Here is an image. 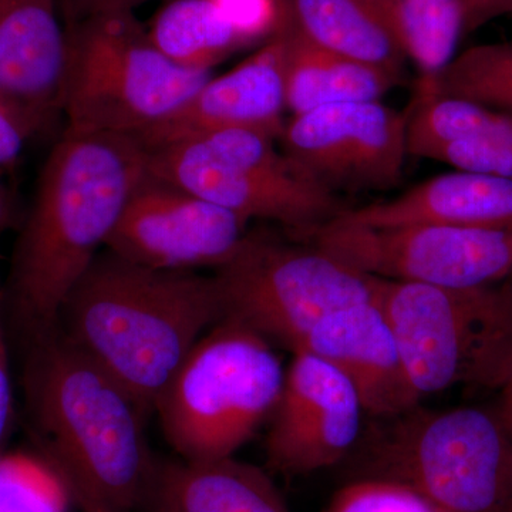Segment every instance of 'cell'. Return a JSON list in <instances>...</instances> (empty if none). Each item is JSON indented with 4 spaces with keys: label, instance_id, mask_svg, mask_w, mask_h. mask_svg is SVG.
I'll return each instance as SVG.
<instances>
[{
    "label": "cell",
    "instance_id": "cell-1",
    "mask_svg": "<svg viewBox=\"0 0 512 512\" xmlns=\"http://www.w3.org/2000/svg\"><path fill=\"white\" fill-rule=\"evenodd\" d=\"M148 175V150L134 136L64 131L50 151L16 249L12 296L36 336L57 330L62 309Z\"/></svg>",
    "mask_w": 512,
    "mask_h": 512
},
{
    "label": "cell",
    "instance_id": "cell-2",
    "mask_svg": "<svg viewBox=\"0 0 512 512\" xmlns=\"http://www.w3.org/2000/svg\"><path fill=\"white\" fill-rule=\"evenodd\" d=\"M225 319L215 276L161 271L104 249L60 315L64 335L148 413L205 330Z\"/></svg>",
    "mask_w": 512,
    "mask_h": 512
},
{
    "label": "cell",
    "instance_id": "cell-3",
    "mask_svg": "<svg viewBox=\"0 0 512 512\" xmlns=\"http://www.w3.org/2000/svg\"><path fill=\"white\" fill-rule=\"evenodd\" d=\"M37 342L30 379L53 467L117 510L143 507L157 467L144 433L147 413L59 329Z\"/></svg>",
    "mask_w": 512,
    "mask_h": 512
},
{
    "label": "cell",
    "instance_id": "cell-4",
    "mask_svg": "<svg viewBox=\"0 0 512 512\" xmlns=\"http://www.w3.org/2000/svg\"><path fill=\"white\" fill-rule=\"evenodd\" d=\"M355 477H382L448 512H512V434L484 407L424 409L379 419Z\"/></svg>",
    "mask_w": 512,
    "mask_h": 512
},
{
    "label": "cell",
    "instance_id": "cell-5",
    "mask_svg": "<svg viewBox=\"0 0 512 512\" xmlns=\"http://www.w3.org/2000/svg\"><path fill=\"white\" fill-rule=\"evenodd\" d=\"M62 110L66 130L137 136L183 107L211 70L171 62L133 12L66 26Z\"/></svg>",
    "mask_w": 512,
    "mask_h": 512
},
{
    "label": "cell",
    "instance_id": "cell-6",
    "mask_svg": "<svg viewBox=\"0 0 512 512\" xmlns=\"http://www.w3.org/2000/svg\"><path fill=\"white\" fill-rule=\"evenodd\" d=\"M285 372L264 335L222 319L198 340L158 400L165 437L184 460L234 456L271 419Z\"/></svg>",
    "mask_w": 512,
    "mask_h": 512
},
{
    "label": "cell",
    "instance_id": "cell-7",
    "mask_svg": "<svg viewBox=\"0 0 512 512\" xmlns=\"http://www.w3.org/2000/svg\"><path fill=\"white\" fill-rule=\"evenodd\" d=\"M380 305L420 399L451 387L500 392L512 376V284L441 288L383 281Z\"/></svg>",
    "mask_w": 512,
    "mask_h": 512
},
{
    "label": "cell",
    "instance_id": "cell-8",
    "mask_svg": "<svg viewBox=\"0 0 512 512\" xmlns=\"http://www.w3.org/2000/svg\"><path fill=\"white\" fill-rule=\"evenodd\" d=\"M264 131L222 130L148 150V173L244 220L279 222L302 235L345 211Z\"/></svg>",
    "mask_w": 512,
    "mask_h": 512
},
{
    "label": "cell",
    "instance_id": "cell-9",
    "mask_svg": "<svg viewBox=\"0 0 512 512\" xmlns=\"http://www.w3.org/2000/svg\"><path fill=\"white\" fill-rule=\"evenodd\" d=\"M215 278L225 318L291 350L320 319L346 306L376 301L382 288V279L315 245H292L261 232H248Z\"/></svg>",
    "mask_w": 512,
    "mask_h": 512
},
{
    "label": "cell",
    "instance_id": "cell-10",
    "mask_svg": "<svg viewBox=\"0 0 512 512\" xmlns=\"http://www.w3.org/2000/svg\"><path fill=\"white\" fill-rule=\"evenodd\" d=\"M299 237L383 281L477 288L501 284L512 274V231L427 224L362 227L332 220Z\"/></svg>",
    "mask_w": 512,
    "mask_h": 512
},
{
    "label": "cell",
    "instance_id": "cell-11",
    "mask_svg": "<svg viewBox=\"0 0 512 512\" xmlns=\"http://www.w3.org/2000/svg\"><path fill=\"white\" fill-rule=\"evenodd\" d=\"M409 111L382 101L340 103L292 116L284 153L323 187L389 190L402 178Z\"/></svg>",
    "mask_w": 512,
    "mask_h": 512
},
{
    "label": "cell",
    "instance_id": "cell-12",
    "mask_svg": "<svg viewBox=\"0 0 512 512\" xmlns=\"http://www.w3.org/2000/svg\"><path fill=\"white\" fill-rule=\"evenodd\" d=\"M249 221L148 173L128 200L107 251L161 271L220 269L248 235Z\"/></svg>",
    "mask_w": 512,
    "mask_h": 512
},
{
    "label": "cell",
    "instance_id": "cell-13",
    "mask_svg": "<svg viewBox=\"0 0 512 512\" xmlns=\"http://www.w3.org/2000/svg\"><path fill=\"white\" fill-rule=\"evenodd\" d=\"M363 414L348 377L306 350H293L266 436L269 470L296 477L338 466L359 443Z\"/></svg>",
    "mask_w": 512,
    "mask_h": 512
},
{
    "label": "cell",
    "instance_id": "cell-14",
    "mask_svg": "<svg viewBox=\"0 0 512 512\" xmlns=\"http://www.w3.org/2000/svg\"><path fill=\"white\" fill-rule=\"evenodd\" d=\"M286 35L279 26L264 46L238 66L211 77L183 107L134 136L147 150L222 130L284 131Z\"/></svg>",
    "mask_w": 512,
    "mask_h": 512
},
{
    "label": "cell",
    "instance_id": "cell-15",
    "mask_svg": "<svg viewBox=\"0 0 512 512\" xmlns=\"http://www.w3.org/2000/svg\"><path fill=\"white\" fill-rule=\"evenodd\" d=\"M293 350H306L335 366L355 387L365 413L377 420L399 416L421 402L379 299L330 313Z\"/></svg>",
    "mask_w": 512,
    "mask_h": 512
},
{
    "label": "cell",
    "instance_id": "cell-16",
    "mask_svg": "<svg viewBox=\"0 0 512 512\" xmlns=\"http://www.w3.org/2000/svg\"><path fill=\"white\" fill-rule=\"evenodd\" d=\"M59 0H0V93L46 124L62 110L66 30Z\"/></svg>",
    "mask_w": 512,
    "mask_h": 512
},
{
    "label": "cell",
    "instance_id": "cell-17",
    "mask_svg": "<svg viewBox=\"0 0 512 512\" xmlns=\"http://www.w3.org/2000/svg\"><path fill=\"white\" fill-rule=\"evenodd\" d=\"M335 220L362 227L427 224L512 231V180L456 170L393 200L345 210Z\"/></svg>",
    "mask_w": 512,
    "mask_h": 512
},
{
    "label": "cell",
    "instance_id": "cell-18",
    "mask_svg": "<svg viewBox=\"0 0 512 512\" xmlns=\"http://www.w3.org/2000/svg\"><path fill=\"white\" fill-rule=\"evenodd\" d=\"M148 512H289L269 474L234 456L158 463Z\"/></svg>",
    "mask_w": 512,
    "mask_h": 512
},
{
    "label": "cell",
    "instance_id": "cell-19",
    "mask_svg": "<svg viewBox=\"0 0 512 512\" xmlns=\"http://www.w3.org/2000/svg\"><path fill=\"white\" fill-rule=\"evenodd\" d=\"M284 22L335 55L402 74L407 59L392 0H282Z\"/></svg>",
    "mask_w": 512,
    "mask_h": 512
},
{
    "label": "cell",
    "instance_id": "cell-20",
    "mask_svg": "<svg viewBox=\"0 0 512 512\" xmlns=\"http://www.w3.org/2000/svg\"><path fill=\"white\" fill-rule=\"evenodd\" d=\"M285 30L286 109L292 116L340 103L382 101L403 82L402 74L320 49L282 20Z\"/></svg>",
    "mask_w": 512,
    "mask_h": 512
},
{
    "label": "cell",
    "instance_id": "cell-21",
    "mask_svg": "<svg viewBox=\"0 0 512 512\" xmlns=\"http://www.w3.org/2000/svg\"><path fill=\"white\" fill-rule=\"evenodd\" d=\"M147 32L165 57L192 70H211L245 45L214 0H174Z\"/></svg>",
    "mask_w": 512,
    "mask_h": 512
},
{
    "label": "cell",
    "instance_id": "cell-22",
    "mask_svg": "<svg viewBox=\"0 0 512 512\" xmlns=\"http://www.w3.org/2000/svg\"><path fill=\"white\" fill-rule=\"evenodd\" d=\"M407 59L416 64L420 84L433 83L456 55L464 30L463 0H392Z\"/></svg>",
    "mask_w": 512,
    "mask_h": 512
},
{
    "label": "cell",
    "instance_id": "cell-23",
    "mask_svg": "<svg viewBox=\"0 0 512 512\" xmlns=\"http://www.w3.org/2000/svg\"><path fill=\"white\" fill-rule=\"evenodd\" d=\"M419 89L512 114V42L470 47Z\"/></svg>",
    "mask_w": 512,
    "mask_h": 512
},
{
    "label": "cell",
    "instance_id": "cell-24",
    "mask_svg": "<svg viewBox=\"0 0 512 512\" xmlns=\"http://www.w3.org/2000/svg\"><path fill=\"white\" fill-rule=\"evenodd\" d=\"M69 498L55 467L25 454L0 456V512H67Z\"/></svg>",
    "mask_w": 512,
    "mask_h": 512
},
{
    "label": "cell",
    "instance_id": "cell-25",
    "mask_svg": "<svg viewBox=\"0 0 512 512\" xmlns=\"http://www.w3.org/2000/svg\"><path fill=\"white\" fill-rule=\"evenodd\" d=\"M323 512H448L419 491L382 477H355L330 498Z\"/></svg>",
    "mask_w": 512,
    "mask_h": 512
},
{
    "label": "cell",
    "instance_id": "cell-26",
    "mask_svg": "<svg viewBox=\"0 0 512 512\" xmlns=\"http://www.w3.org/2000/svg\"><path fill=\"white\" fill-rule=\"evenodd\" d=\"M426 158L458 171L512 180V137L453 141L434 148Z\"/></svg>",
    "mask_w": 512,
    "mask_h": 512
},
{
    "label": "cell",
    "instance_id": "cell-27",
    "mask_svg": "<svg viewBox=\"0 0 512 512\" xmlns=\"http://www.w3.org/2000/svg\"><path fill=\"white\" fill-rule=\"evenodd\" d=\"M232 28L248 43L275 35L284 19L282 0H214Z\"/></svg>",
    "mask_w": 512,
    "mask_h": 512
},
{
    "label": "cell",
    "instance_id": "cell-28",
    "mask_svg": "<svg viewBox=\"0 0 512 512\" xmlns=\"http://www.w3.org/2000/svg\"><path fill=\"white\" fill-rule=\"evenodd\" d=\"M40 127H43L42 121L0 93V167L15 163L29 138Z\"/></svg>",
    "mask_w": 512,
    "mask_h": 512
},
{
    "label": "cell",
    "instance_id": "cell-29",
    "mask_svg": "<svg viewBox=\"0 0 512 512\" xmlns=\"http://www.w3.org/2000/svg\"><path fill=\"white\" fill-rule=\"evenodd\" d=\"M143 0H59V8L66 26L93 16L109 13L133 12Z\"/></svg>",
    "mask_w": 512,
    "mask_h": 512
},
{
    "label": "cell",
    "instance_id": "cell-30",
    "mask_svg": "<svg viewBox=\"0 0 512 512\" xmlns=\"http://www.w3.org/2000/svg\"><path fill=\"white\" fill-rule=\"evenodd\" d=\"M464 30L473 32L488 20L511 12V0H463Z\"/></svg>",
    "mask_w": 512,
    "mask_h": 512
},
{
    "label": "cell",
    "instance_id": "cell-31",
    "mask_svg": "<svg viewBox=\"0 0 512 512\" xmlns=\"http://www.w3.org/2000/svg\"><path fill=\"white\" fill-rule=\"evenodd\" d=\"M12 414V382H10L8 348L0 316V443L5 437Z\"/></svg>",
    "mask_w": 512,
    "mask_h": 512
},
{
    "label": "cell",
    "instance_id": "cell-32",
    "mask_svg": "<svg viewBox=\"0 0 512 512\" xmlns=\"http://www.w3.org/2000/svg\"><path fill=\"white\" fill-rule=\"evenodd\" d=\"M57 473H59V471H57ZM60 477L63 478L64 484H66L67 490H69L70 497H72L73 501H76V504L82 508L83 512H124L103 503L99 498L90 494L82 485L77 484L76 481L70 480V478L62 476V474H60Z\"/></svg>",
    "mask_w": 512,
    "mask_h": 512
},
{
    "label": "cell",
    "instance_id": "cell-33",
    "mask_svg": "<svg viewBox=\"0 0 512 512\" xmlns=\"http://www.w3.org/2000/svg\"><path fill=\"white\" fill-rule=\"evenodd\" d=\"M494 409L500 414L505 426H507V429L512 434V376L504 384L503 389L500 390V399H498Z\"/></svg>",
    "mask_w": 512,
    "mask_h": 512
},
{
    "label": "cell",
    "instance_id": "cell-34",
    "mask_svg": "<svg viewBox=\"0 0 512 512\" xmlns=\"http://www.w3.org/2000/svg\"><path fill=\"white\" fill-rule=\"evenodd\" d=\"M9 214L8 195H6V191L3 190L2 184H0V227L6 224Z\"/></svg>",
    "mask_w": 512,
    "mask_h": 512
},
{
    "label": "cell",
    "instance_id": "cell-35",
    "mask_svg": "<svg viewBox=\"0 0 512 512\" xmlns=\"http://www.w3.org/2000/svg\"><path fill=\"white\" fill-rule=\"evenodd\" d=\"M507 281L511 282V284H512V274H511L510 278L507 279Z\"/></svg>",
    "mask_w": 512,
    "mask_h": 512
},
{
    "label": "cell",
    "instance_id": "cell-36",
    "mask_svg": "<svg viewBox=\"0 0 512 512\" xmlns=\"http://www.w3.org/2000/svg\"><path fill=\"white\" fill-rule=\"evenodd\" d=\"M511 3H512V0H511Z\"/></svg>",
    "mask_w": 512,
    "mask_h": 512
}]
</instances>
